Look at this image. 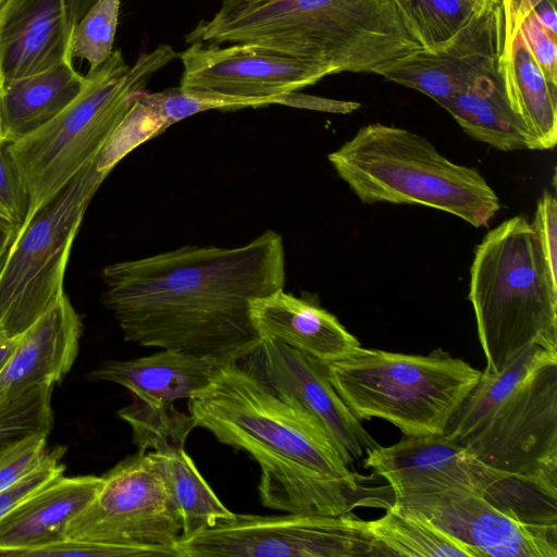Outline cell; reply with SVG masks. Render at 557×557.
Listing matches in <instances>:
<instances>
[{"instance_id":"cell-1","label":"cell","mask_w":557,"mask_h":557,"mask_svg":"<svg viewBox=\"0 0 557 557\" xmlns=\"http://www.w3.org/2000/svg\"><path fill=\"white\" fill-rule=\"evenodd\" d=\"M101 278L127 342L239 362L262 343L251 300L285 286L284 243L267 230L233 248L188 245L109 264Z\"/></svg>"},{"instance_id":"cell-2","label":"cell","mask_w":557,"mask_h":557,"mask_svg":"<svg viewBox=\"0 0 557 557\" xmlns=\"http://www.w3.org/2000/svg\"><path fill=\"white\" fill-rule=\"evenodd\" d=\"M187 400L197 426L258 462L264 507L338 516L362 503L358 474L323 426L239 362L223 363L210 384Z\"/></svg>"},{"instance_id":"cell-3","label":"cell","mask_w":557,"mask_h":557,"mask_svg":"<svg viewBox=\"0 0 557 557\" xmlns=\"http://www.w3.org/2000/svg\"><path fill=\"white\" fill-rule=\"evenodd\" d=\"M185 41L250 45L334 74L374 73L422 48L394 0H222Z\"/></svg>"},{"instance_id":"cell-4","label":"cell","mask_w":557,"mask_h":557,"mask_svg":"<svg viewBox=\"0 0 557 557\" xmlns=\"http://www.w3.org/2000/svg\"><path fill=\"white\" fill-rule=\"evenodd\" d=\"M469 300L484 372H500L531 346L557 351V276L524 216L502 222L476 246Z\"/></svg>"},{"instance_id":"cell-5","label":"cell","mask_w":557,"mask_h":557,"mask_svg":"<svg viewBox=\"0 0 557 557\" xmlns=\"http://www.w3.org/2000/svg\"><path fill=\"white\" fill-rule=\"evenodd\" d=\"M178 55L170 45L160 44L152 51L140 54L129 66L121 50L113 51L98 70L86 75L83 91L63 111L9 144L28 195L24 224L84 166L98 161L113 131L152 75Z\"/></svg>"},{"instance_id":"cell-6","label":"cell","mask_w":557,"mask_h":557,"mask_svg":"<svg viewBox=\"0 0 557 557\" xmlns=\"http://www.w3.org/2000/svg\"><path fill=\"white\" fill-rule=\"evenodd\" d=\"M337 175L366 205H418L486 226L500 209L480 172L443 156L423 136L371 123L327 156Z\"/></svg>"},{"instance_id":"cell-7","label":"cell","mask_w":557,"mask_h":557,"mask_svg":"<svg viewBox=\"0 0 557 557\" xmlns=\"http://www.w3.org/2000/svg\"><path fill=\"white\" fill-rule=\"evenodd\" d=\"M326 367L358 420L383 419L403 435L444 433L482 374L442 349L422 356L360 347Z\"/></svg>"},{"instance_id":"cell-8","label":"cell","mask_w":557,"mask_h":557,"mask_svg":"<svg viewBox=\"0 0 557 557\" xmlns=\"http://www.w3.org/2000/svg\"><path fill=\"white\" fill-rule=\"evenodd\" d=\"M106 177L90 162L17 230L0 263V335H23L64 294L74 239Z\"/></svg>"},{"instance_id":"cell-9","label":"cell","mask_w":557,"mask_h":557,"mask_svg":"<svg viewBox=\"0 0 557 557\" xmlns=\"http://www.w3.org/2000/svg\"><path fill=\"white\" fill-rule=\"evenodd\" d=\"M457 442L487 467L557 493V360L534 370Z\"/></svg>"},{"instance_id":"cell-10","label":"cell","mask_w":557,"mask_h":557,"mask_svg":"<svg viewBox=\"0 0 557 557\" xmlns=\"http://www.w3.org/2000/svg\"><path fill=\"white\" fill-rule=\"evenodd\" d=\"M183 519L157 453H137L102 484L67 525L65 537L135 547L176 548Z\"/></svg>"},{"instance_id":"cell-11","label":"cell","mask_w":557,"mask_h":557,"mask_svg":"<svg viewBox=\"0 0 557 557\" xmlns=\"http://www.w3.org/2000/svg\"><path fill=\"white\" fill-rule=\"evenodd\" d=\"M180 557H379L366 520L235 513L176 545Z\"/></svg>"},{"instance_id":"cell-12","label":"cell","mask_w":557,"mask_h":557,"mask_svg":"<svg viewBox=\"0 0 557 557\" xmlns=\"http://www.w3.org/2000/svg\"><path fill=\"white\" fill-rule=\"evenodd\" d=\"M180 88L244 100L252 108L273 104L281 95L313 85L333 70L250 45L195 42L180 53Z\"/></svg>"},{"instance_id":"cell-13","label":"cell","mask_w":557,"mask_h":557,"mask_svg":"<svg viewBox=\"0 0 557 557\" xmlns=\"http://www.w3.org/2000/svg\"><path fill=\"white\" fill-rule=\"evenodd\" d=\"M515 35L508 1L497 0L474 13L453 38L421 48L380 66L375 74L416 89L438 104L495 64Z\"/></svg>"},{"instance_id":"cell-14","label":"cell","mask_w":557,"mask_h":557,"mask_svg":"<svg viewBox=\"0 0 557 557\" xmlns=\"http://www.w3.org/2000/svg\"><path fill=\"white\" fill-rule=\"evenodd\" d=\"M472 548L479 557H557V527L520 521L468 491H444L395 499Z\"/></svg>"},{"instance_id":"cell-15","label":"cell","mask_w":557,"mask_h":557,"mask_svg":"<svg viewBox=\"0 0 557 557\" xmlns=\"http://www.w3.org/2000/svg\"><path fill=\"white\" fill-rule=\"evenodd\" d=\"M364 467L384 479L393 500L444 491L486 495L509 476L479 459L447 433L403 435L391 446L366 450Z\"/></svg>"},{"instance_id":"cell-16","label":"cell","mask_w":557,"mask_h":557,"mask_svg":"<svg viewBox=\"0 0 557 557\" xmlns=\"http://www.w3.org/2000/svg\"><path fill=\"white\" fill-rule=\"evenodd\" d=\"M255 352L258 374L283 400L323 426L348 466L377 445L331 384L325 363L272 339H262Z\"/></svg>"},{"instance_id":"cell-17","label":"cell","mask_w":557,"mask_h":557,"mask_svg":"<svg viewBox=\"0 0 557 557\" xmlns=\"http://www.w3.org/2000/svg\"><path fill=\"white\" fill-rule=\"evenodd\" d=\"M74 27L67 0H0L4 85L71 59Z\"/></svg>"},{"instance_id":"cell-18","label":"cell","mask_w":557,"mask_h":557,"mask_svg":"<svg viewBox=\"0 0 557 557\" xmlns=\"http://www.w3.org/2000/svg\"><path fill=\"white\" fill-rule=\"evenodd\" d=\"M82 321L64 293L22 336L0 371V410L25 392L58 383L79 348Z\"/></svg>"},{"instance_id":"cell-19","label":"cell","mask_w":557,"mask_h":557,"mask_svg":"<svg viewBox=\"0 0 557 557\" xmlns=\"http://www.w3.org/2000/svg\"><path fill=\"white\" fill-rule=\"evenodd\" d=\"M249 315L261 339L280 342L325 364L361 347L333 313L284 288L251 300Z\"/></svg>"},{"instance_id":"cell-20","label":"cell","mask_w":557,"mask_h":557,"mask_svg":"<svg viewBox=\"0 0 557 557\" xmlns=\"http://www.w3.org/2000/svg\"><path fill=\"white\" fill-rule=\"evenodd\" d=\"M223 363L208 356L163 349L132 360L104 362L87 377L116 383L147 404L165 406L202 391Z\"/></svg>"},{"instance_id":"cell-21","label":"cell","mask_w":557,"mask_h":557,"mask_svg":"<svg viewBox=\"0 0 557 557\" xmlns=\"http://www.w3.org/2000/svg\"><path fill=\"white\" fill-rule=\"evenodd\" d=\"M102 476L61 475L0 520V556L65 537L69 523L94 499Z\"/></svg>"},{"instance_id":"cell-22","label":"cell","mask_w":557,"mask_h":557,"mask_svg":"<svg viewBox=\"0 0 557 557\" xmlns=\"http://www.w3.org/2000/svg\"><path fill=\"white\" fill-rule=\"evenodd\" d=\"M506 59L507 49L495 64L440 106L475 140L500 151L535 150L530 133L509 100Z\"/></svg>"},{"instance_id":"cell-23","label":"cell","mask_w":557,"mask_h":557,"mask_svg":"<svg viewBox=\"0 0 557 557\" xmlns=\"http://www.w3.org/2000/svg\"><path fill=\"white\" fill-rule=\"evenodd\" d=\"M87 77L64 59L55 65L4 85L1 123L4 143H13L63 111L84 89Z\"/></svg>"},{"instance_id":"cell-24","label":"cell","mask_w":557,"mask_h":557,"mask_svg":"<svg viewBox=\"0 0 557 557\" xmlns=\"http://www.w3.org/2000/svg\"><path fill=\"white\" fill-rule=\"evenodd\" d=\"M506 69L510 103L530 133L535 150L554 148L557 143V86L546 79L519 29L509 39Z\"/></svg>"},{"instance_id":"cell-25","label":"cell","mask_w":557,"mask_h":557,"mask_svg":"<svg viewBox=\"0 0 557 557\" xmlns=\"http://www.w3.org/2000/svg\"><path fill=\"white\" fill-rule=\"evenodd\" d=\"M367 524L379 556L479 557L424 517L393 503L385 515Z\"/></svg>"},{"instance_id":"cell-26","label":"cell","mask_w":557,"mask_h":557,"mask_svg":"<svg viewBox=\"0 0 557 557\" xmlns=\"http://www.w3.org/2000/svg\"><path fill=\"white\" fill-rule=\"evenodd\" d=\"M557 360V351L531 346L498 373L482 374L451 416L445 433L456 441L468 435L478 424L534 370Z\"/></svg>"},{"instance_id":"cell-27","label":"cell","mask_w":557,"mask_h":557,"mask_svg":"<svg viewBox=\"0 0 557 557\" xmlns=\"http://www.w3.org/2000/svg\"><path fill=\"white\" fill-rule=\"evenodd\" d=\"M157 454L182 515V540L189 539L235 515L218 498L184 448Z\"/></svg>"},{"instance_id":"cell-28","label":"cell","mask_w":557,"mask_h":557,"mask_svg":"<svg viewBox=\"0 0 557 557\" xmlns=\"http://www.w3.org/2000/svg\"><path fill=\"white\" fill-rule=\"evenodd\" d=\"M117 416L129 424L138 453L165 454L184 448L197 426L191 414L178 411L174 404L153 406L136 397Z\"/></svg>"},{"instance_id":"cell-29","label":"cell","mask_w":557,"mask_h":557,"mask_svg":"<svg viewBox=\"0 0 557 557\" xmlns=\"http://www.w3.org/2000/svg\"><path fill=\"white\" fill-rule=\"evenodd\" d=\"M422 48L433 49L453 38L476 10L468 0H394Z\"/></svg>"},{"instance_id":"cell-30","label":"cell","mask_w":557,"mask_h":557,"mask_svg":"<svg viewBox=\"0 0 557 557\" xmlns=\"http://www.w3.org/2000/svg\"><path fill=\"white\" fill-rule=\"evenodd\" d=\"M121 0H96L75 25L70 44L71 59L88 62L98 70L112 54Z\"/></svg>"},{"instance_id":"cell-31","label":"cell","mask_w":557,"mask_h":557,"mask_svg":"<svg viewBox=\"0 0 557 557\" xmlns=\"http://www.w3.org/2000/svg\"><path fill=\"white\" fill-rule=\"evenodd\" d=\"M143 92L138 95L99 154L97 170L104 176L132 150L168 128L164 120L143 99Z\"/></svg>"},{"instance_id":"cell-32","label":"cell","mask_w":557,"mask_h":557,"mask_svg":"<svg viewBox=\"0 0 557 557\" xmlns=\"http://www.w3.org/2000/svg\"><path fill=\"white\" fill-rule=\"evenodd\" d=\"M53 383L36 386L0 410V451L28 433H50L53 424Z\"/></svg>"},{"instance_id":"cell-33","label":"cell","mask_w":557,"mask_h":557,"mask_svg":"<svg viewBox=\"0 0 557 557\" xmlns=\"http://www.w3.org/2000/svg\"><path fill=\"white\" fill-rule=\"evenodd\" d=\"M141 97L164 120L168 127L196 113L212 109L237 110L251 107L244 100L186 91L180 87L151 94L144 91Z\"/></svg>"},{"instance_id":"cell-34","label":"cell","mask_w":557,"mask_h":557,"mask_svg":"<svg viewBox=\"0 0 557 557\" xmlns=\"http://www.w3.org/2000/svg\"><path fill=\"white\" fill-rule=\"evenodd\" d=\"M65 447L47 450L41 461L28 473L0 492V520L51 481L63 475Z\"/></svg>"},{"instance_id":"cell-35","label":"cell","mask_w":557,"mask_h":557,"mask_svg":"<svg viewBox=\"0 0 557 557\" xmlns=\"http://www.w3.org/2000/svg\"><path fill=\"white\" fill-rule=\"evenodd\" d=\"M47 432L28 433L0 451V492L33 470L44 458Z\"/></svg>"},{"instance_id":"cell-36","label":"cell","mask_w":557,"mask_h":557,"mask_svg":"<svg viewBox=\"0 0 557 557\" xmlns=\"http://www.w3.org/2000/svg\"><path fill=\"white\" fill-rule=\"evenodd\" d=\"M28 213V195L10 152L0 145V220L21 227Z\"/></svg>"},{"instance_id":"cell-37","label":"cell","mask_w":557,"mask_h":557,"mask_svg":"<svg viewBox=\"0 0 557 557\" xmlns=\"http://www.w3.org/2000/svg\"><path fill=\"white\" fill-rule=\"evenodd\" d=\"M519 30L546 79L557 86V35L549 32L532 11L523 18Z\"/></svg>"},{"instance_id":"cell-38","label":"cell","mask_w":557,"mask_h":557,"mask_svg":"<svg viewBox=\"0 0 557 557\" xmlns=\"http://www.w3.org/2000/svg\"><path fill=\"white\" fill-rule=\"evenodd\" d=\"M553 275L557 276V202L554 194L544 191L537 200L531 222Z\"/></svg>"},{"instance_id":"cell-39","label":"cell","mask_w":557,"mask_h":557,"mask_svg":"<svg viewBox=\"0 0 557 557\" xmlns=\"http://www.w3.org/2000/svg\"><path fill=\"white\" fill-rule=\"evenodd\" d=\"M274 103L294 108L343 114L350 113L360 108V103L358 102L330 99L298 91L281 95L274 99L273 104Z\"/></svg>"},{"instance_id":"cell-40","label":"cell","mask_w":557,"mask_h":557,"mask_svg":"<svg viewBox=\"0 0 557 557\" xmlns=\"http://www.w3.org/2000/svg\"><path fill=\"white\" fill-rule=\"evenodd\" d=\"M556 0H540L532 9L539 21L553 34L557 35Z\"/></svg>"},{"instance_id":"cell-41","label":"cell","mask_w":557,"mask_h":557,"mask_svg":"<svg viewBox=\"0 0 557 557\" xmlns=\"http://www.w3.org/2000/svg\"><path fill=\"white\" fill-rule=\"evenodd\" d=\"M513 30L519 29L523 18L532 11L540 0H507Z\"/></svg>"},{"instance_id":"cell-42","label":"cell","mask_w":557,"mask_h":557,"mask_svg":"<svg viewBox=\"0 0 557 557\" xmlns=\"http://www.w3.org/2000/svg\"><path fill=\"white\" fill-rule=\"evenodd\" d=\"M20 227L0 220V263L15 239Z\"/></svg>"},{"instance_id":"cell-43","label":"cell","mask_w":557,"mask_h":557,"mask_svg":"<svg viewBox=\"0 0 557 557\" xmlns=\"http://www.w3.org/2000/svg\"><path fill=\"white\" fill-rule=\"evenodd\" d=\"M23 335L9 337L0 335V371L16 348Z\"/></svg>"},{"instance_id":"cell-44","label":"cell","mask_w":557,"mask_h":557,"mask_svg":"<svg viewBox=\"0 0 557 557\" xmlns=\"http://www.w3.org/2000/svg\"><path fill=\"white\" fill-rule=\"evenodd\" d=\"M74 26L84 16L96 0H67Z\"/></svg>"},{"instance_id":"cell-45","label":"cell","mask_w":557,"mask_h":557,"mask_svg":"<svg viewBox=\"0 0 557 557\" xmlns=\"http://www.w3.org/2000/svg\"><path fill=\"white\" fill-rule=\"evenodd\" d=\"M476 11L484 9L497 0H468Z\"/></svg>"},{"instance_id":"cell-46","label":"cell","mask_w":557,"mask_h":557,"mask_svg":"<svg viewBox=\"0 0 557 557\" xmlns=\"http://www.w3.org/2000/svg\"><path fill=\"white\" fill-rule=\"evenodd\" d=\"M4 83L2 76L0 74V145L4 144L3 134H2V123H1V106H2V95H3Z\"/></svg>"}]
</instances>
